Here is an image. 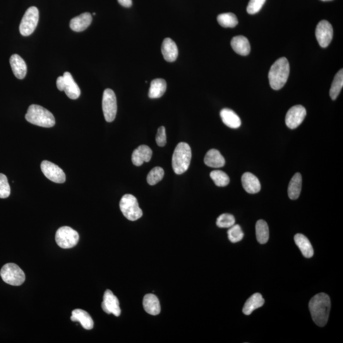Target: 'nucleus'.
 Instances as JSON below:
<instances>
[{
    "label": "nucleus",
    "instance_id": "nucleus-2",
    "mask_svg": "<svg viewBox=\"0 0 343 343\" xmlns=\"http://www.w3.org/2000/svg\"><path fill=\"white\" fill-rule=\"evenodd\" d=\"M289 73L290 66L288 60L285 57L278 59L271 67L268 74L271 87L275 90L281 89L287 82Z\"/></svg>",
    "mask_w": 343,
    "mask_h": 343
},
{
    "label": "nucleus",
    "instance_id": "nucleus-10",
    "mask_svg": "<svg viewBox=\"0 0 343 343\" xmlns=\"http://www.w3.org/2000/svg\"><path fill=\"white\" fill-rule=\"evenodd\" d=\"M41 169L45 177L54 183H64L66 181V175L63 170L49 161H43Z\"/></svg>",
    "mask_w": 343,
    "mask_h": 343
},
{
    "label": "nucleus",
    "instance_id": "nucleus-41",
    "mask_svg": "<svg viewBox=\"0 0 343 343\" xmlns=\"http://www.w3.org/2000/svg\"><path fill=\"white\" fill-rule=\"evenodd\" d=\"M321 1H323V2H328V1H332V0H321Z\"/></svg>",
    "mask_w": 343,
    "mask_h": 343
},
{
    "label": "nucleus",
    "instance_id": "nucleus-38",
    "mask_svg": "<svg viewBox=\"0 0 343 343\" xmlns=\"http://www.w3.org/2000/svg\"><path fill=\"white\" fill-rule=\"evenodd\" d=\"M156 142L160 147L165 146L167 143L166 131L164 127H160L158 129L157 136H156Z\"/></svg>",
    "mask_w": 343,
    "mask_h": 343
},
{
    "label": "nucleus",
    "instance_id": "nucleus-9",
    "mask_svg": "<svg viewBox=\"0 0 343 343\" xmlns=\"http://www.w3.org/2000/svg\"><path fill=\"white\" fill-rule=\"evenodd\" d=\"M102 111L105 121H114L117 112V97L113 91L109 88L105 89L103 93Z\"/></svg>",
    "mask_w": 343,
    "mask_h": 343
},
{
    "label": "nucleus",
    "instance_id": "nucleus-14",
    "mask_svg": "<svg viewBox=\"0 0 343 343\" xmlns=\"http://www.w3.org/2000/svg\"><path fill=\"white\" fill-rule=\"evenodd\" d=\"M62 76L64 78L63 91L66 95L71 99H78L81 94V91L71 73L65 72Z\"/></svg>",
    "mask_w": 343,
    "mask_h": 343
},
{
    "label": "nucleus",
    "instance_id": "nucleus-17",
    "mask_svg": "<svg viewBox=\"0 0 343 343\" xmlns=\"http://www.w3.org/2000/svg\"><path fill=\"white\" fill-rule=\"evenodd\" d=\"M243 188L248 193H258L261 190V183L258 177L250 172H246L242 177Z\"/></svg>",
    "mask_w": 343,
    "mask_h": 343
},
{
    "label": "nucleus",
    "instance_id": "nucleus-37",
    "mask_svg": "<svg viewBox=\"0 0 343 343\" xmlns=\"http://www.w3.org/2000/svg\"><path fill=\"white\" fill-rule=\"evenodd\" d=\"M266 0H250L249 2L247 11L249 14L253 15L257 14L262 9Z\"/></svg>",
    "mask_w": 343,
    "mask_h": 343
},
{
    "label": "nucleus",
    "instance_id": "nucleus-3",
    "mask_svg": "<svg viewBox=\"0 0 343 343\" xmlns=\"http://www.w3.org/2000/svg\"><path fill=\"white\" fill-rule=\"evenodd\" d=\"M25 118L30 123L45 128H50L56 124L55 118L52 112L39 105H31Z\"/></svg>",
    "mask_w": 343,
    "mask_h": 343
},
{
    "label": "nucleus",
    "instance_id": "nucleus-36",
    "mask_svg": "<svg viewBox=\"0 0 343 343\" xmlns=\"http://www.w3.org/2000/svg\"><path fill=\"white\" fill-rule=\"evenodd\" d=\"M11 195V187L6 175L0 173V198H8Z\"/></svg>",
    "mask_w": 343,
    "mask_h": 343
},
{
    "label": "nucleus",
    "instance_id": "nucleus-40",
    "mask_svg": "<svg viewBox=\"0 0 343 343\" xmlns=\"http://www.w3.org/2000/svg\"><path fill=\"white\" fill-rule=\"evenodd\" d=\"M57 87L60 91H63L64 78L63 76H59L57 80Z\"/></svg>",
    "mask_w": 343,
    "mask_h": 343
},
{
    "label": "nucleus",
    "instance_id": "nucleus-23",
    "mask_svg": "<svg viewBox=\"0 0 343 343\" xmlns=\"http://www.w3.org/2000/svg\"><path fill=\"white\" fill-rule=\"evenodd\" d=\"M144 309L150 315H157L160 313L161 307L159 300L154 294H146L143 299Z\"/></svg>",
    "mask_w": 343,
    "mask_h": 343
},
{
    "label": "nucleus",
    "instance_id": "nucleus-13",
    "mask_svg": "<svg viewBox=\"0 0 343 343\" xmlns=\"http://www.w3.org/2000/svg\"><path fill=\"white\" fill-rule=\"evenodd\" d=\"M102 308L107 314L112 313L116 316L121 315V309L120 308L119 299L110 290H106L104 292Z\"/></svg>",
    "mask_w": 343,
    "mask_h": 343
},
{
    "label": "nucleus",
    "instance_id": "nucleus-18",
    "mask_svg": "<svg viewBox=\"0 0 343 343\" xmlns=\"http://www.w3.org/2000/svg\"><path fill=\"white\" fill-rule=\"evenodd\" d=\"M162 52L165 61L174 62L178 57V49L173 40L165 38L162 45Z\"/></svg>",
    "mask_w": 343,
    "mask_h": 343
},
{
    "label": "nucleus",
    "instance_id": "nucleus-32",
    "mask_svg": "<svg viewBox=\"0 0 343 343\" xmlns=\"http://www.w3.org/2000/svg\"><path fill=\"white\" fill-rule=\"evenodd\" d=\"M210 176L217 186L224 187L230 183L229 176L221 170H213L210 172Z\"/></svg>",
    "mask_w": 343,
    "mask_h": 343
},
{
    "label": "nucleus",
    "instance_id": "nucleus-33",
    "mask_svg": "<svg viewBox=\"0 0 343 343\" xmlns=\"http://www.w3.org/2000/svg\"><path fill=\"white\" fill-rule=\"evenodd\" d=\"M164 176V170L162 167H156L151 170L147 176V182L151 186L155 184L162 181Z\"/></svg>",
    "mask_w": 343,
    "mask_h": 343
},
{
    "label": "nucleus",
    "instance_id": "nucleus-21",
    "mask_svg": "<svg viewBox=\"0 0 343 343\" xmlns=\"http://www.w3.org/2000/svg\"><path fill=\"white\" fill-rule=\"evenodd\" d=\"M232 49L241 56H248L251 52V45L248 38L244 36L233 38L231 42Z\"/></svg>",
    "mask_w": 343,
    "mask_h": 343
},
{
    "label": "nucleus",
    "instance_id": "nucleus-27",
    "mask_svg": "<svg viewBox=\"0 0 343 343\" xmlns=\"http://www.w3.org/2000/svg\"><path fill=\"white\" fill-rule=\"evenodd\" d=\"M265 304V299L260 293L254 294L249 297L245 303L243 308V313L246 315H250L256 309L260 308Z\"/></svg>",
    "mask_w": 343,
    "mask_h": 343
},
{
    "label": "nucleus",
    "instance_id": "nucleus-12",
    "mask_svg": "<svg viewBox=\"0 0 343 343\" xmlns=\"http://www.w3.org/2000/svg\"><path fill=\"white\" fill-rule=\"evenodd\" d=\"M306 115V110L303 105H294L288 111L285 117V124L289 129H296L303 122Z\"/></svg>",
    "mask_w": 343,
    "mask_h": 343
},
{
    "label": "nucleus",
    "instance_id": "nucleus-1",
    "mask_svg": "<svg viewBox=\"0 0 343 343\" xmlns=\"http://www.w3.org/2000/svg\"><path fill=\"white\" fill-rule=\"evenodd\" d=\"M330 299L325 293H320L312 297L309 303V309L314 322L320 327L327 324L330 311Z\"/></svg>",
    "mask_w": 343,
    "mask_h": 343
},
{
    "label": "nucleus",
    "instance_id": "nucleus-6",
    "mask_svg": "<svg viewBox=\"0 0 343 343\" xmlns=\"http://www.w3.org/2000/svg\"><path fill=\"white\" fill-rule=\"evenodd\" d=\"M0 275L5 282L14 286L22 285L26 279L23 270L14 263L5 265L0 271Z\"/></svg>",
    "mask_w": 343,
    "mask_h": 343
},
{
    "label": "nucleus",
    "instance_id": "nucleus-24",
    "mask_svg": "<svg viewBox=\"0 0 343 343\" xmlns=\"http://www.w3.org/2000/svg\"><path fill=\"white\" fill-rule=\"evenodd\" d=\"M204 162L208 167L220 168L224 166L225 159L219 151L212 149L205 155Z\"/></svg>",
    "mask_w": 343,
    "mask_h": 343
},
{
    "label": "nucleus",
    "instance_id": "nucleus-25",
    "mask_svg": "<svg viewBox=\"0 0 343 343\" xmlns=\"http://www.w3.org/2000/svg\"><path fill=\"white\" fill-rule=\"evenodd\" d=\"M294 242L305 258H311L313 256V247L308 238L304 235L298 234L295 235Z\"/></svg>",
    "mask_w": 343,
    "mask_h": 343
},
{
    "label": "nucleus",
    "instance_id": "nucleus-7",
    "mask_svg": "<svg viewBox=\"0 0 343 343\" xmlns=\"http://www.w3.org/2000/svg\"><path fill=\"white\" fill-rule=\"evenodd\" d=\"M39 21V11L36 7H31L26 11L25 16L21 21L19 31L24 37H28L33 32L37 27Z\"/></svg>",
    "mask_w": 343,
    "mask_h": 343
},
{
    "label": "nucleus",
    "instance_id": "nucleus-26",
    "mask_svg": "<svg viewBox=\"0 0 343 343\" xmlns=\"http://www.w3.org/2000/svg\"><path fill=\"white\" fill-rule=\"evenodd\" d=\"M167 90V83L164 79H155L152 81L148 96L151 99H158L164 95Z\"/></svg>",
    "mask_w": 343,
    "mask_h": 343
},
{
    "label": "nucleus",
    "instance_id": "nucleus-20",
    "mask_svg": "<svg viewBox=\"0 0 343 343\" xmlns=\"http://www.w3.org/2000/svg\"><path fill=\"white\" fill-rule=\"evenodd\" d=\"M71 320L73 321H78L81 326L86 330L92 329L93 321L87 311L81 309H76L72 311Z\"/></svg>",
    "mask_w": 343,
    "mask_h": 343
},
{
    "label": "nucleus",
    "instance_id": "nucleus-11",
    "mask_svg": "<svg viewBox=\"0 0 343 343\" xmlns=\"http://www.w3.org/2000/svg\"><path fill=\"white\" fill-rule=\"evenodd\" d=\"M315 35L320 46L322 48L327 47L332 40V25L327 21H320L316 26Z\"/></svg>",
    "mask_w": 343,
    "mask_h": 343
},
{
    "label": "nucleus",
    "instance_id": "nucleus-35",
    "mask_svg": "<svg viewBox=\"0 0 343 343\" xmlns=\"http://www.w3.org/2000/svg\"><path fill=\"white\" fill-rule=\"evenodd\" d=\"M235 219L234 215L230 213H222L217 217L216 224L220 228H230L234 226Z\"/></svg>",
    "mask_w": 343,
    "mask_h": 343
},
{
    "label": "nucleus",
    "instance_id": "nucleus-28",
    "mask_svg": "<svg viewBox=\"0 0 343 343\" xmlns=\"http://www.w3.org/2000/svg\"><path fill=\"white\" fill-rule=\"evenodd\" d=\"M302 188V177L299 173L294 175L290 181L288 187V195L291 200H296L301 194Z\"/></svg>",
    "mask_w": 343,
    "mask_h": 343
},
{
    "label": "nucleus",
    "instance_id": "nucleus-16",
    "mask_svg": "<svg viewBox=\"0 0 343 343\" xmlns=\"http://www.w3.org/2000/svg\"><path fill=\"white\" fill-rule=\"evenodd\" d=\"M12 70L14 75L19 80H23L27 74V65L22 57L18 54H14L10 59Z\"/></svg>",
    "mask_w": 343,
    "mask_h": 343
},
{
    "label": "nucleus",
    "instance_id": "nucleus-34",
    "mask_svg": "<svg viewBox=\"0 0 343 343\" xmlns=\"http://www.w3.org/2000/svg\"><path fill=\"white\" fill-rule=\"evenodd\" d=\"M227 235H228L230 241L232 243H237L241 241L244 237V232L239 224H234V226L230 227L227 231Z\"/></svg>",
    "mask_w": 343,
    "mask_h": 343
},
{
    "label": "nucleus",
    "instance_id": "nucleus-30",
    "mask_svg": "<svg viewBox=\"0 0 343 343\" xmlns=\"http://www.w3.org/2000/svg\"><path fill=\"white\" fill-rule=\"evenodd\" d=\"M343 87V70L340 69L338 73L335 74L334 80L330 89V97L332 100L337 99L339 95L340 90Z\"/></svg>",
    "mask_w": 343,
    "mask_h": 343
},
{
    "label": "nucleus",
    "instance_id": "nucleus-15",
    "mask_svg": "<svg viewBox=\"0 0 343 343\" xmlns=\"http://www.w3.org/2000/svg\"><path fill=\"white\" fill-rule=\"evenodd\" d=\"M152 150L149 146L141 145L134 151L132 161L136 166H141L145 162H149L152 159Z\"/></svg>",
    "mask_w": 343,
    "mask_h": 343
},
{
    "label": "nucleus",
    "instance_id": "nucleus-39",
    "mask_svg": "<svg viewBox=\"0 0 343 343\" xmlns=\"http://www.w3.org/2000/svg\"><path fill=\"white\" fill-rule=\"evenodd\" d=\"M118 2L122 6L126 7V8H129V7L133 6V1L132 0H118Z\"/></svg>",
    "mask_w": 343,
    "mask_h": 343
},
{
    "label": "nucleus",
    "instance_id": "nucleus-5",
    "mask_svg": "<svg viewBox=\"0 0 343 343\" xmlns=\"http://www.w3.org/2000/svg\"><path fill=\"white\" fill-rule=\"evenodd\" d=\"M120 208L127 219L135 221L143 216V211L139 207L138 200L131 194H127L122 198Z\"/></svg>",
    "mask_w": 343,
    "mask_h": 343
},
{
    "label": "nucleus",
    "instance_id": "nucleus-31",
    "mask_svg": "<svg viewBox=\"0 0 343 343\" xmlns=\"http://www.w3.org/2000/svg\"><path fill=\"white\" fill-rule=\"evenodd\" d=\"M217 22L223 28H235L238 25L237 16L233 13H224L217 16Z\"/></svg>",
    "mask_w": 343,
    "mask_h": 343
},
{
    "label": "nucleus",
    "instance_id": "nucleus-19",
    "mask_svg": "<svg viewBox=\"0 0 343 343\" xmlns=\"http://www.w3.org/2000/svg\"><path fill=\"white\" fill-rule=\"evenodd\" d=\"M92 17L90 13H85L72 19L70 21V28L75 32H81L91 25Z\"/></svg>",
    "mask_w": 343,
    "mask_h": 343
},
{
    "label": "nucleus",
    "instance_id": "nucleus-22",
    "mask_svg": "<svg viewBox=\"0 0 343 343\" xmlns=\"http://www.w3.org/2000/svg\"><path fill=\"white\" fill-rule=\"evenodd\" d=\"M220 116L223 123L230 128L238 129L241 126V119L236 112L232 109L227 108L222 109L220 112Z\"/></svg>",
    "mask_w": 343,
    "mask_h": 343
},
{
    "label": "nucleus",
    "instance_id": "nucleus-8",
    "mask_svg": "<svg viewBox=\"0 0 343 343\" xmlns=\"http://www.w3.org/2000/svg\"><path fill=\"white\" fill-rule=\"evenodd\" d=\"M78 233L69 226L60 227L56 234V243L62 249H71L76 246L79 241Z\"/></svg>",
    "mask_w": 343,
    "mask_h": 343
},
{
    "label": "nucleus",
    "instance_id": "nucleus-29",
    "mask_svg": "<svg viewBox=\"0 0 343 343\" xmlns=\"http://www.w3.org/2000/svg\"><path fill=\"white\" fill-rule=\"evenodd\" d=\"M256 234L257 240L259 243L265 244L269 239V227L267 222L264 220H259L256 225Z\"/></svg>",
    "mask_w": 343,
    "mask_h": 343
},
{
    "label": "nucleus",
    "instance_id": "nucleus-4",
    "mask_svg": "<svg viewBox=\"0 0 343 343\" xmlns=\"http://www.w3.org/2000/svg\"><path fill=\"white\" fill-rule=\"evenodd\" d=\"M190 146L186 143H180L175 148L172 165L175 173L183 174L188 170L191 160Z\"/></svg>",
    "mask_w": 343,
    "mask_h": 343
}]
</instances>
